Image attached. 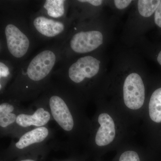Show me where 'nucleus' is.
<instances>
[{
  "instance_id": "16",
  "label": "nucleus",
  "mask_w": 161,
  "mask_h": 161,
  "mask_svg": "<svg viewBox=\"0 0 161 161\" xmlns=\"http://www.w3.org/2000/svg\"><path fill=\"white\" fill-rule=\"evenodd\" d=\"M119 161H141V160L137 153L128 150L122 153Z\"/></svg>"
},
{
  "instance_id": "13",
  "label": "nucleus",
  "mask_w": 161,
  "mask_h": 161,
  "mask_svg": "<svg viewBox=\"0 0 161 161\" xmlns=\"http://www.w3.org/2000/svg\"><path fill=\"white\" fill-rule=\"evenodd\" d=\"M149 115L153 121L161 123V88L153 93L149 104Z\"/></svg>"
},
{
  "instance_id": "20",
  "label": "nucleus",
  "mask_w": 161,
  "mask_h": 161,
  "mask_svg": "<svg viewBox=\"0 0 161 161\" xmlns=\"http://www.w3.org/2000/svg\"><path fill=\"white\" fill-rule=\"evenodd\" d=\"M58 161H76L75 160V159L73 158H69L67 159H66L62 160H60Z\"/></svg>"
},
{
  "instance_id": "8",
  "label": "nucleus",
  "mask_w": 161,
  "mask_h": 161,
  "mask_svg": "<svg viewBox=\"0 0 161 161\" xmlns=\"http://www.w3.org/2000/svg\"><path fill=\"white\" fill-rule=\"evenodd\" d=\"M26 108L17 101L1 98L0 103V134L1 137L11 138L18 116Z\"/></svg>"
},
{
  "instance_id": "19",
  "label": "nucleus",
  "mask_w": 161,
  "mask_h": 161,
  "mask_svg": "<svg viewBox=\"0 0 161 161\" xmlns=\"http://www.w3.org/2000/svg\"><path fill=\"white\" fill-rule=\"evenodd\" d=\"M157 60L158 63L161 65V51L159 52Z\"/></svg>"
},
{
  "instance_id": "18",
  "label": "nucleus",
  "mask_w": 161,
  "mask_h": 161,
  "mask_svg": "<svg viewBox=\"0 0 161 161\" xmlns=\"http://www.w3.org/2000/svg\"><path fill=\"white\" fill-rule=\"evenodd\" d=\"M154 22L158 26L161 28V1L158 7L155 12Z\"/></svg>"
},
{
  "instance_id": "7",
  "label": "nucleus",
  "mask_w": 161,
  "mask_h": 161,
  "mask_svg": "<svg viewBox=\"0 0 161 161\" xmlns=\"http://www.w3.org/2000/svg\"><path fill=\"white\" fill-rule=\"evenodd\" d=\"M51 120L53 119L49 108L40 95L18 115L11 138H17L30 130L47 126Z\"/></svg>"
},
{
  "instance_id": "5",
  "label": "nucleus",
  "mask_w": 161,
  "mask_h": 161,
  "mask_svg": "<svg viewBox=\"0 0 161 161\" xmlns=\"http://www.w3.org/2000/svg\"><path fill=\"white\" fill-rule=\"evenodd\" d=\"M31 29L38 41L54 40L62 43L67 37L75 25V20L69 15L66 19L49 17L39 11L28 17Z\"/></svg>"
},
{
  "instance_id": "9",
  "label": "nucleus",
  "mask_w": 161,
  "mask_h": 161,
  "mask_svg": "<svg viewBox=\"0 0 161 161\" xmlns=\"http://www.w3.org/2000/svg\"><path fill=\"white\" fill-rule=\"evenodd\" d=\"M123 98L125 105L130 109H139L143 105L145 99V86L142 79L137 73H131L125 79Z\"/></svg>"
},
{
  "instance_id": "17",
  "label": "nucleus",
  "mask_w": 161,
  "mask_h": 161,
  "mask_svg": "<svg viewBox=\"0 0 161 161\" xmlns=\"http://www.w3.org/2000/svg\"><path fill=\"white\" fill-rule=\"evenodd\" d=\"M132 1L131 0H115L114 4L118 9H122L127 8L131 4Z\"/></svg>"
},
{
  "instance_id": "11",
  "label": "nucleus",
  "mask_w": 161,
  "mask_h": 161,
  "mask_svg": "<svg viewBox=\"0 0 161 161\" xmlns=\"http://www.w3.org/2000/svg\"><path fill=\"white\" fill-rule=\"evenodd\" d=\"M39 11L49 17L66 19L69 17V1L47 0L43 1Z\"/></svg>"
},
{
  "instance_id": "4",
  "label": "nucleus",
  "mask_w": 161,
  "mask_h": 161,
  "mask_svg": "<svg viewBox=\"0 0 161 161\" xmlns=\"http://www.w3.org/2000/svg\"><path fill=\"white\" fill-rule=\"evenodd\" d=\"M60 64L53 77L80 94L86 91L87 84L99 75L101 61L95 56L87 55L72 58Z\"/></svg>"
},
{
  "instance_id": "2",
  "label": "nucleus",
  "mask_w": 161,
  "mask_h": 161,
  "mask_svg": "<svg viewBox=\"0 0 161 161\" xmlns=\"http://www.w3.org/2000/svg\"><path fill=\"white\" fill-rule=\"evenodd\" d=\"M1 3V53L17 68L26 60L37 43L23 1Z\"/></svg>"
},
{
  "instance_id": "15",
  "label": "nucleus",
  "mask_w": 161,
  "mask_h": 161,
  "mask_svg": "<svg viewBox=\"0 0 161 161\" xmlns=\"http://www.w3.org/2000/svg\"><path fill=\"white\" fill-rule=\"evenodd\" d=\"M50 150L46 145L30 153L16 159L15 161H44Z\"/></svg>"
},
{
  "instance_id": "1",
  "label": "nucleus",
  "mask_w": 161,
  "mask_h": 161,
  "mask_svg": "<svg viewBox=\"0 0 161 161\" xmlns=\"http://www.w3.org/2000/svg\"><path fill=\"white\" fill-rule=\"evenodd\" d=\"M62 55L61 43L55 42L44 47L17 69L14 78L1 98L23 102L39 98L50 82Z\"/></svg>"
},
{
  "instance_id": "3",
  "label": "nucleus",
  "mask_w": 161,
  "mask_h": 161,
  "mask_svg": "<svg viewBox=\"0 0 161 161\" xmlns=\"http://www.w3.org/2000/svg\"><path fill=\"white\" fill-rule=\"evenodd\" d=\"M41 95L53 120L67 136L69 143L75 142L81 132L80 94L60 80L52 79Z\"/></svg>"
},
{
  "instance_id": "21",
  "label": "nucleus",
  "mask_w": 161,
  "mask_h": 161,
  "mask_svg": "<svg viewBox=\"0 0 161 161\" xmlns=\"http://www.w3.org/2000/svg\"><path fill=\"white\" fill-rule=\"evenodd\" d=\"M1 161H5L1 159Z\"/></svg>"
},
{
  "instance_id": "10",
  "label": "nucleus",
  "mask_w": 161,
  "mask_h": 161,
  "mask_svg": "<svg viewBox=\"0 0 161 161\" xmlns=\"http://www.w3.org/2000/svg\"><path fill=\"white\" fill-rule=\"evenodd\" d=\"M99 126L94 136V143L98 147L108 146L114 140L115 125L113 119L107 113H101L97 117Z\"/></svg>"
},
{
  "instance_id": "12",
  "label": "nucleus",
  "mask_w": 161,
  "mask_h": 161,
  "mask_svg": "<svg viewBox=\"0 0 161 161\" xmlns=\"http://www.w3.org/2000/svg\"><path fill=\"white\" fill-rule=\"evenodd\" d=\"M17 67L7 58H1L0 61V92L3 95L14 78Z\"/></svg>"
},
{
  "instance_id": "6",
  "label": "nucleus",
  "mask_w": 161,
  "mask_h": 161,
  "mask_svg": "<svg viewBox=\"0 0 161 161\" xmlns=\"http://www.w3.org/2000/svg\"><path fill=\"white\" fill-rule=\"evenodd\" d=\"M53 135V131L48 125L30 130L12 139L9 147L1 153V159L10 161L30 153L46 145Z\"/></svg>"
},
{
  "instance_id": "14",
  "label": "nucleus",
  "mask_w": 161,
  "mask_h": 161,
  "mask_svg": "<svg viewBox=\"0 0 161 161\" xmlns=\"http://www.w3.org/2000/svg\"><path fill=\"white\" fill-rule=\"evenodd\" d=\"M160 0H139L137 8L140 14L144 17H149L156 10L160 3Z\"/></svg>"
}]
</instances>
